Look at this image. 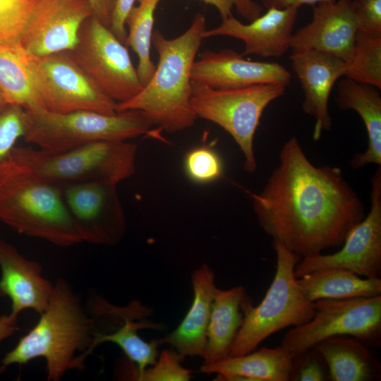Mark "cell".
I'll return each mask as SVG.
<instances>
[{"mask_svg":"<svg viewBox=\"0 0 381 381\" xmlns=\"http://www.w3.org/2000/svg\"><path fill=\"white\" fill-rule=\"evenodd\" d=\"M205 30V16L198 13L176 37L169 39L154 30L152 44L159 56L156 68L137 95L116 103V112L140 111L152 125L169 133L191 127L198 118L190 104L191 73Z\"/></svg>","mask_w":381,"mask_h":381,"instance_id":"2","label":"cell"},{"mask_svg":"<svg viewBox=\"0 0 381 381\" xmlns=\"http://www.w3.org/2000/svg\"><path fill=\"white\" fill-rule=\"evenodd\" d=\"M87 1L92 8L93 16L103 25L109 28L115 0H87Z\"/></svg>","mask_w":381,"mask_h":381,"instance_id":"38","label":"cell"},{"mask_svg":"<svg viewBox=\"0 0 381 381\" xmlns=\"http://www.w3.org/2000/svg\"><path fill=\"white\" fill-rule=\"evenodd\" d=\"M18 52L47 111L116 113V102L85 73L69 51L36 56L26 52L19 43Z\"/></svg>","mask_w":381,"mask_h":381,"instance_id":"9","label":"cell"},{"mask_svg":"<svg viewBox=\"0 0 381 381\" xmlns=\"http://www.w3.org/2000/svg\"><path fill=\"white\" fill-rule=\"evenodd\" d=\"M325 360L332 381L380 380L381 367L372 346L351 336H334L314 347Z\"/></svg>","mask_w":381,"mask_h":381,"instance_id":"24","label":"cell"},{"mask_svg":"<svg viewBox=\"0 0 381 381\" xmlns=\"http://www.w3.org/2000/svg\"><path fill=\"white\" fill-rule=\"evenodd\" d=\"M315 314L306 323L294 327L279 346L296 357L320 341L334 336H351L374 347L381 345V295L314 301Z\"/></svg>","mask_w":381,"mask_h":381,"instance_id":"10","label":"cell"},{"mask_svg":"<svg viewBox=\"0 0 381 381\" xmlns=\"http://www.w3.org/2000/svg\"><path fill=\"white\" fill-rule=\"evenodd\" d=\"M344 76L381 89V36L357 32L353 55L346 64Z\"/></svg>","mask_w":381,"mask_h":381,"instance_id":"29","label":"cell"},{"mask_svg":"<svg viewBox=\"0 0 381 381\" xmlns=\"http://www.w3.org/2000/svg\"><path fill=\"white\" fill-rule=\"evenodd\" d=\"M126 20L128 31L125 45L131 47L138 57L136 67L140 81L144 86L152 77L156 65L150 56L155 12L161 0H137Z\"/></svg>","mask_w":381,"mask_h":381,"instance_id":"28","label":"cell"},{"mask_svg":"<svg viewBox=\"0 0 381 381\" xmlns=\"http://www.w3.org/2000/svg\"><path fill=\"white\" fill-rule=\"evenodd\" d=\"M117 184L101 180L59 186L83 242L114 246L123 238L126 219Z\"/></svg>","mask_w":381,"mask_h":381,"instance_id":"13","label":"cell"},{"mask_svg":"<svg viewBox=\"0 0 381 381\" xmlns=\"http://www.w3.org/2000/svg\"><path fill=\"white\" fill-rule=\"evenodd\" d=\"M276 269L266 295L257 306L246 295L241 309L242 325L231 346L229 356H242L256 350L258 345L274 333L290 326L308 322L315 314L314 302L301 291L294 274L301 258L273 240ZM228 356V357H229Z\"/></svg>","mask_w":381,"mask_h":381,"instance_id":"5","label":"cell"},{"mask_svg":"<svg viewBox=\"0 0 381 381\" xmlns=\"http://www.w3.org/2000/svg\"><path fill=\"white\" fill-rule=\"evenodd\" d=\"M18 316L12 313L0 315V342L12 336L18 329Z\"/></svg>","mask_w":381,"mask_h":381,"instance_id":"40","label":"cell"},{"mask_svg":"<svg viewBox=\"0 0 381 381\" xmlns=\"http://www.w3.org/2000/svg\"><path fill=\"white\" fill-rule=\"evenodd\" d=\"M90 308L105 315L111 322V327H96L91 346L92 352L96 346L104 342H112L118 345L127 356L128 374L140 373L152 365L158 356L157 339L144 341L138 334L141 329H162L161 326L147 320L150 310L141 304L139 301H133L128 306L119 308L109 303V310L114 318L109 313L106 301L95 296L91 298Z\"/></svg>","mask_w":381,"mask_h":381,"instance_id":"15","label":"cell"},{"mask_svg":"<svg viewBox=\"0 0 381 381\" xmlns=\"http://www.w3.org/2000/svg\"><path fill=\"white\" fill-rule=\"evenodd\" d=\"M297 282L304 296L312 302L381 295L380 277L363 279L340 269L317 270L297 278Z\"/></svg>","mask_w":381,"mask_h":381,"instance_id":"26","label":"cell"},{"mask_svg":"<svg viewBox=\"0 0 381 381\" xmlns=\"http://www.w3.org/2000/svg\"><path fill=\"white\" fill-rule=\"evenodd\" d=\"M259 193H250L262 230L300 256L342 246L365 217L357 193L337 167L315 166L293 136Z\"/></svg>","mask_w":381,"mask_h":381,"instance_id":"1","label":"cell"},{"mask_svg":"<svg viewBox=\"0 0 381 381\" xmlns=\"http://www.w3.org/2000/svg\"><path fill=\"white\" fill-rule=\"evenodd\" d=\"M136 153L137 146L127 141H98L58 152L14 146L9 152L58 186L101 180L119 183L134 174Z\"/></svg>","mask_w":381,"mask_h":381,"instance_id":"6","label":"cell"},{"mask_svg":"<svg viewBox=\"0 0 381 381\" xmlns=\"http://www.w3.org/2000/svg\"><path fill=\"white\" fill-rule=\"evenodd\" d=\"M337 92L339 109L357 112L368 135L366 150L352 157L351 167L356 169L370 164L381 166V96L378 89L346 78L338 84Z\"/></svg>","mask_w":381,"mask_h":381,"instance_id":"22","label":"cell"},{"mask_svg":"<svg viewBox=\"0 0 381 381\" xmlns=\"http://www.w3.org/2000/svg\"><path fill=\"white\" fill-rule=\"evenodd\" d=\"M28 126V113L20 106L6 104L0 108V161L24 138Z\"/></svg>","mask_w":381,"mask_h":381,"instance_id":"33","label":"cell"},{"mask_svg":"<svg viewBox=\"0 0 381 381\" xmlns=\"http://www.w3.org/2000/svg\"><path fill=\"white\" fill-rule=\"evenodd\" d=\"M85 73L109 98L124 102L143 88L127 47L93 15L82 24L69 51Z\"/></svg>","mask_w":381,"mask_h":381,"instance_id":"11","label":"cell"},{"mask_svg":"<svg viewBox=\"0 0 381 381\" xmlns=\"http://www.w3.org/2000/svg\"><path fill=\"white\" fill-rule=\"evenodd\" d=\"M336 0H262L263 5L267 8H276L284 9L288 8H299L301 5H317L320 3L334 1Z\"/></svg>","mask_w":381,"mask_h":381,"instance_id":"39","label":"cell"},{"mask_svg":"<svg viewBox=\"0 0 381 381\" xmlns=\"http://www.w3.org/2000/svg\"><path fill=\"white\" fill-rule=\"evenodd\" d=\"M298 8H267L266 13L245 24L231 16L203 32V38L226 36L244 42L243 56L253 54L279 57L290 49L289 44Z\"/></svg>","mask_w":381,"mask_h":381,"instance_id":"19","label":"cell"},{"mask_svg":"<svg viewBox=\"0 0 381 381\" xmlns=\"http://www.w3.org/2000/svg\"><path fill=\"white\" fill-rule=\"evenodd\" d=\"M0 222L18 234L59 247L82 243L60 186L9 153L0 161Z\"/></svg>","mask_w":381,"mask_h":381,"instance_id":"4","label":"cell"},{"mask_svg":"<svg viewBox=\"0 0 381 381\" xmlns=\"http://www.w3.org/2000/svg\"><path fill=\"white\" fill-rule=\"evenodd\" d=\"M347 1H351V0H347Z\"/></svg>","mask_w":381,"mask_h":381,"instance_id":"42","label":"cell"},{"mask_svg":"<svg viewBox=\"0 0 381 381\" xmlns=\"http://www.w3.org/2000/svg\"><path fill=\"white\" fill-rule=\"evenodd\" d=\"M95 320L70 284L58 279L36 325L1 360L0 373L37 358L46 362L47 380L59 381L69 370H82L92 353Z\"/></svg>","mask_w":381,"mask_h":381,"instance_id":"3","label":"cell"},{"mask_svg":"<svg viewBox=\"0 0 381 381\" xmlns=\"http://www.w3.org/2000/svg\"><path fill=\"white\" fill-rule=\"evenodd\" d=\"M293 358L281 346L262 347L238 356L202 364L200 371L217 374L215 380L289 381Z\"/></svg>","mask_w":381,"mask_h":381,"instance_id":"23","label":"cell"},{"mask_svg":"<svg viewBox=\"0 0 381 381\" xmlns=\"http://www.w3.org/2000/svg\"><path fill=\"white\" fill-rule=\"evenodd\" d=\"M290 59L303 91V110L315 119L313 138L318 140L332 127L329 96L336 81L344 76L346 62L316 51L293 52Z\"/></svg>","mask_w":381,"mask_h":381,"instance_id":"18","label":"cell"},{"mask_svg":"<svg viewBox=\"0 0 381 381\" xmlns=\"http://www.w3.org/2000/svg\"><path fill=\"white\" fill-rule=\"evenodd\" d=\"M193 300L184 318L172 332L158 339V344L172 345L186 357H205L207 330L214 298V274L206 264L195 270L191 276Z\"/></svg>","mask_w":381,"mask_h":381,"instance_id":"21","label":"cell"},{"mask_svg":"<svg viewBox=\"0 0 381 381\" xmlns=\"http://www.w3.org/2000/svg\"><path fill=\"white\" fill-rule=\"evenodd\" d=\"M37 0H0V44L20 43Z\"/></svg>","mask_w":381,"mask_h":381,"instance_id":"30","label":"cell"},{"mask_svg":"<svg viewBox=\"0 0 381 381\" xmlns=\"http://www.w3.org/2000/svg\"><path fill=\"white\" fill-rule=\"evenodd\" d=\"M329 380L327 364L320 353L310 349L293 358L290 380L325 381Z\"/></svg>","mask_w":381,"mask_h":381,"instance_id":"34","label":"cell"},{"mask_svg":"<svg viewBox=\"0 0 381 381\" xmlns=\"http://www.w3.org/2000/svg\"><path fill=\"white\" fill-rule=\"evenodd\" d=\"M357 25L351 0H336L314 6L312 21L292 34L293 52L316 51L348 63L353 55Z\"/></svg>","mask_w":381,"mask_h":381,"instance_id":"16","label":"cell"},{"mask_svg":"<svg viewBox=\"0 0 381 381\" xmlns=\"http://www.w3.org/2000/svg\"><path fill=\"white\" fill-rule=\"evenodd\" d=\"M184 359L185 357L176 351L165 349L151 367L133 374L128 378L140 381H188L192 371L182 365Z\"/></svg>","mask_w":381,"mask_h":381,"instance_id":"32","label":"cell"},{"mask_svg":"<svg viewBox=\"0 0 381 381\" xmlns=\"http://www.w3.org/2000/svg\"><path fill=\"white\" fill-rule=\"evenodd\" d=\"M191 78L214 88L228 89L262 84L287 86L291 74L278 63L250 61L232 49H206L195 61Z\"/></svg>","mask_w":381,"mask_h":381,"instance_id":"17","label":"cell"},{"mask_svg":"<svg viewBox=\"0 0 381 381\" xmlns=\"http://www.w3.org/2000/svg\"><path fill=\"white\" fill-rule=\"evenodd\" d=\"M152 126L138 110L114 114L87 110L58 114L43 110L28 113L24 139L40 149L58 152L98 141H127L147 134Z\"/></svg>","mask_w":381,"mask_h":381,"instance_id":"7","label":"cell"},{"mask_svg":"<svg viewBox=\"0 0 381 381\" xmlns=\"http://www.w3.org/2000/svg\"><path fill=\"white\" fill-rule=\"evenodd\" d=\"M246 296L242 286L226 290L215 288L203 364L212 363L229 356L231 346L243 322L241 305Z\"/></svg>","mask_w":381,"mask_h":381,"instance_id":"25","label":"cell"},{"mask_svg":"<svg viewBox=\"0 0 381 381\" xmlns=\"http://www.w3.org/2000/svg\"><path fill=\"white\" fill-rule=\"evenodd\" d=\"M282 84H262L244 87L214 88L192 80L190 104L197 117L210 121L225 130L244 157L248 174L257 169L254 137L265 108L284 95Z\"/></svg>","mask_w":381,"mask_h":381,"instance_id":"8","label":"cell"},{"mask_svg":"<svg viewBox=\"0 0 381 381\" xmlns=\"http://www.w3.org/2000/svg\"><path fill=\"white\" fill-rule=\"evenodd\" d=\"M6 104L1 92H0V108Z\"/></svg>","mask_w":381,"mask_h":381,"instance_id":"41","label":"cell"},{"mask_svg":"<svg viewBox=\"0 0 381 381\" xmlns=\"http://www.w3.org/2000/svg\"><path fill=\"white\" fill-rule=\"evenodd\" d=\"M0 296L11 301V313L31 309L40 314L48 306L54 284L42 275V267L25 258L11 244L0 238Z\"/></svg>","mask_w":381,"mask_h":381,"instance_id":"20","label":"cell"},{"mask_svg":"<svg viewBox=\"0 0 381 381\" xmlns=\"http://www.w3.org/2000/svg\"><path fill=\"white\" fill-rule=\"evenodd\" d=\"M18 44H0V92L6 104L20 106L28 113L46 110L18 54Z\"/></svg>","mask_w":381,"mask_h":381,"instance_id":"27","label":"cell"},{"mask_svg":"<svg viewBox=\"0 0 381 381\" xmlns=\"http://www.w3.org/2000/svg\"><path fill=\"white\" fill-rule=\"evenodd\" d=\"M184 168L189 179L198 183L214 181L220 179L224 172L221 157L207 146L190 150L184 159Z\"/></svg>","mask_w":381,"mask_h":381,"instance_id":"31","label":"cell"},{"mask_svg":"<svg viewBox=\"0 0 381 381\" xmlns=\"http://www.w3.org/2000/svg\"><path fill=\"white\" fill-rule=\"evenodd\" d=\"M358 32L381 36V0H351Z\"/></svg>","mask_w":381,"mask_h":381,"instance_id":"35","label":"cell"},{"mask_svg":"<svg viewBox=\"0 0 381 381\" xmlns=\"http://www.w3.org/2000/svg\"><path fill=\"white\" fill-rule=\"evenodd\" d=\"M370 208L364 219L347 235L343 247L332 254L303 257L296 265V278L325 269H340L365 278L381 274V166L370 180Z\"/></svg>","mask_w":381,"mask_h":381,"instance_id":"12","label":"cell"},{"mask_svg":"<svg viewBox=\"0 0 381 381\" xmlns=\"http://www.w3.org/2000/svg\"><path fill=\"white\" fill-rule=\"evenodd\" d=\"M92 15L87 0H37L20 44L36 56L71 51L82 24Z\"/></svg>","mask_w":381,"mask_h":381,"instance_id":"14","label":"cell"},{"mask_svg":"<svg viewBox=\"0 0 381 381\" xmlns=\"http://www.w3.org/2000/svg\"><path fill=\"white\" fill-rule=\"evenodd\" d=\"M214 6L222 20L233 16L232 11L236 8L241 17L252 21L262 14V7L253 0H200Z\"/></svg>","mask_w":381,"mask_h":381,"instance_id":"36","label":"cell"},{"mask_svg":"<svg viewBox=\"0 0 381 381\" xmlns=\"http://www.w3.org/2000/svg\"><path fill=\"white\" fill-rule=\"evenodd\" d=\"M137 0H115L109 29L125 44L127 37L126 18Z\"/></svg>","mask_w":381,"mask_h":381,"instance_id":"37","label":"cell"}]
</instances>
